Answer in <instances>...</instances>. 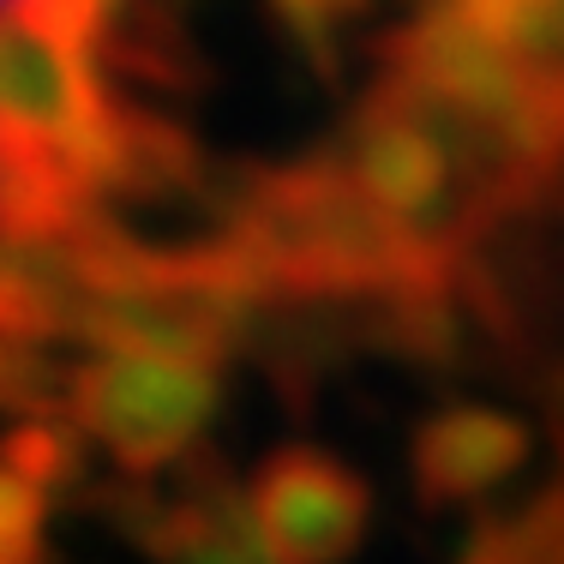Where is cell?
Segmentation results:
<instances>
[{
  "mask_svg": "<svg viewBox=\"0 0 564 564\" xmlns=\"http://www.w3.org/2000/svg\"><path fill=\"white\" fill-rule=\"evenodd\" d=\"M66 421L127 468H169L198 445L217 409V367L174 355L97 348L61 384Z\"/></svg>",
  "mask_w": 564,
  "mask_h": 564,
  "instance_id": "obj_2",
  "label": "cell"
},
{
  "mask_svg": "<svg viewBox=\"0 0 564 564\" xmlns=\"http://www.w3.org/2000/svg\"><path fill=\"white\" fill-rule=\"evenodd\" d=\"M529 451V433H522L510 414L492 409H456L438 414L433 426L414 445V480L433 505H456V499H480L487 487H499L510 468Z\"/></svg>",
  "mask_w": 564,
  "mask_h": 564,
  "instance_id": "obj_4",
  "label": "cell"
},
{
  "mask_svg": "<svg viewBox=\"0 0 564 564\" xmlns=\"http://www.w3.org/2000/svg\"><path fill=\"white\" fill-rule=\"evenodd\" d=\"M456 43L438 48L433 78L468 127L522 163L564 144V0H445Z\"/></svg>",
  "mask_w": 564,
  "mask_h": 564,
  "instance_id": "obj_1",
  "label": "cell"
},
{
  "mask_svg": "<svg viewBox=\"0 0 564 564\" xmlns=\"http://www.w3.org/2000/svg\"><path fill=\"white\" fill-rule=\"evenodd\" d=\"M115 7L120 0H0V61L55 55L115 66Z\"/></svg>",
  "mask_w": 564,
  "mask_h": 564,
  "instance_id": "obj_6",
  "label": "cell"
},
{
  "mask_svg": "<svg viewBox=\"0 0 564 564\" xmlns=\"http://www.w3.org/2000/svg\"><path fill=\"white\" fill-rule=\"evenodd\" d=\"M66 468V438L55 426H24L0 445V564H48L43 522Z\"/></svg>",
  "mask_w": 564,
  "mask_h": 564,
  "instance_id": "obj_5",
  "label": "cell"
},
{
  "mask_svg": "<svg viewBox=\"0 0 564 564\" xmlns=\"http://www.w3.org/2000/svg\"><path fill=\"white\" fill-rule=\"evenodd\" d=\"M247 522L271 564H343L367 534L372 492L330 451L289 445L247 480Z\"/></svg>",
  "mask_w": 564,
  "mask_h": 564,
  "instance_id": "obj_3",
  "label": "cell"
}]
</instances>
